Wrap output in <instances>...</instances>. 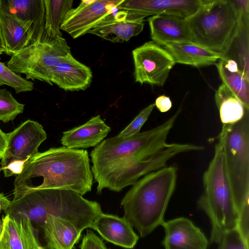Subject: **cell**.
Listing matches in <instances>:
<instances>
[{"mask_svg":"<svg viewBox=\"0 0 249 249\" xmlns=\"http://www.w3.org/2000/svg\"><path fill=\"white\" fill-rule=\"evenodd\" d=\"M181 111L179 108L161 124L126 137L117 135L103 140L90 154L97 193L104 189L119 192L144 176L165 167L170 159L183 152L202 150L189 143H167L168 135Z\"/></svg>","mask_w":249,"mask_h":249,"instance_id":"cell-1","label":"cell"},{"mask_svg":"<svg viewBox=\"0 0 249 249\" xmlns=\"http://www.w3.org/2000/svg\"><path fill=\"white\" fill-rule=\"evenodd\" d=\"M111 128L100 115L90 118L85 124L63 133L61 144L68 148H88L97 146L107 136Z\"/></svg>","mask_w":249,"mask_h":249,"instance_id":"cell-20","label":"cell"},{"mask_svg":"<svg viewBox=\"0 0 249 249\" xmlns=\"http://www.w3.org/2000/svg\"><path fill=\"white\" fill-rule=\"evenodd\" d=\"M0 249H43L29 217L25 214L5 215L2 218Z\"/></svg>","mask_w":249,"mask_h":249,"instance_id":"cell-12","label":"cell"},{"mask_svg":"<svg viewBox=\"0 0 249 249\" xmlns=\"http://www.w3.org/2000/svg\"><path fill=\"white\" fill-rule=\"evenodd\" d=\"M202 0H124L119 10L142 16L170 15L187 18L198 10Z\"/></svg>","mask_w":249,"mask_h":249,"instance_id":"cell-13","label":"cell"},{"mask_svg":"<svg viewBox=\"0 0 249 249\" xmlns=\"http://www.w3.org/2000/svg\"><path fill=\"white\" fill-rule=\"evenodd\" d=\"M144 18L141 15L121 10L107 16L88 33L113 43L127 41L142 32Z\"/></svg>","mask_w":249,"mask_h":249,"instance_id":"cell-11","label":"cell"},{"mask_svg":"<svg viewBox=\"0 0 249 249\" xmlns=\"http://www.w3.org/2000/svg\"><path fill=\"white\" fill-rule=\"evenodd\" d=\"M46 246L43 249H73L81 231L70 221L48 215L41 226Z\"/></svg>","mask_w":249,"mask_h":249,"instance_id":"cell-21","label":"cell"},{"mask_svg":"<svg viewBox=\"0 0 249 249\" xmlns=\"http://www.w3.org/2000/svg\"><path fill=\"white\" fill-rule=\"evenodd\" d=\"M45 18L44 36L50 38L62 37L60 26L72 8L73 0H44Z\"/></svg>","mask_w":249,"mask_h":249,"instance_id":"cell-26","label":"cell"},{"mask_svg":"<svg viewBox=\"0 0 249 249\" xmlns=\"http://www.w3.org/2000/svg\"><path fill=\"white\" fill-rule=\"evenodd\" d=\"M178 168L164 167L139 179L121 201L124 217L140 233L149 234L164 222V215L175 189Z\"/></svg>","mask_w":249,"mask_h":249,"instance_id":"cell-4","label":"cell"},{"mask_svg":"<svg viewBox=\"0 0 249 249\" xmlns=\"http://www.w3.org/2000/svg\"><path fill=\"white\" fill-rule=\"evenodd\" d=\"M5 215L28 216L41 227L48 215L66 219L81 232L92 229L94 219L102 213L100 204L71 190L44 189L33 191L13 199Z\"/></svg>","mask_w":249,"mask_h":249,"instance_id":"cell-5","label":"cell"},{"mask_svg":"<svg viewBox=\"0 0 249 249\" xmlns=\"http://www.w3.org/2000/svg\"><path fill=\"white\" fill-rule=\"evenodd\" d=\"M162 47L172 55L176 63L197 68L215 64L222 57L190 41L171 43Z\"/></svg>","mask_w":249,"mask_h":249,"instance_id":"cell-22","label":"cell"},{"mask_svg":"<svg viewBox=\"0 0 249 249\" xmlns=\"http://www.w3.org/2000/svg\"><path fill=\"white\" fill-rule=\"evenodd\" d=\"M218 138L222 141L227 176L239 213L249 205V113L236 123L222 126Z\"/></svg>","mask_w":249,"mask_h":249,"instance_id":"cell-7","label":"cell"},{"mask_svg":"<svg viewBox=\"0 0 249 249\" xmlns=\"http://www.w3.org/2000/svg\"><path fill=\"white\" fill-rule=\"evenodd\" d=\"M155 107V104L152 103L144 108L117 136L119 137H126L139 133Z\"/></svg>","mask_w":249,"mask_h":249,"instance_id":"cell-29","label":"cell"},{"mask_svg":"<svg viewBox=\"0 0 249 249\" xmlns=\"http://www.w3.org/2000/svg\"><path fill=\"white\" fill-rule=\"evenodd\" d=\"M11 13L21 20L32 22V43L41 39L44 33L45 8L44 0H0Z\"/></svg>","mask_w":249,"mask_h":249,"instance_id":"cell-23","label":"cell"},{"mask_svg":"<svg viewBox=\"0 0 249 249\" xmlns=\"http://www.w3.org/2000/svg\"><path fill=\"white\" fill-rule=\"evenodd\" d=\"M124 0H81L65 15L60 29L76 38L88 33L108 15L115 13Z\"/></svg>","mask_w":249,"mask_h":249,"instance_id":"cell-10","label":"cell"},{"mask_svg":"<svg viewBox=\"0 0 249 249\" xmlns=\"http://www.w3.org/2000/svg\"><path fill=\"white\" fill-rule=\"evenodd\" d=\"M153 41L160 46L171 43L191 42L186 18L170 15H157L148 18Z\"/></svg>","mask_w":249,"mask_h":249,"instance_id":"cell-19","label":"cell"},{"mask_svg":"<svg viewBox=\"0 0 249 249\" xmlns=\"http://www.w3.org/2000/svg\"><path fill=\"white\" fill-rule=\"evenodd\" d=\"M132 56L135 80L142 85L163 86L176 64L169 53L153 41L135 48Z\"/></svg>","mask_w":249,"mask_h":249,"instance_id":"cell-9","label":"cell"},{"mask_svg":"<svg viewBox=\"0 0 249 249\" xmlns=\"http://www.w3.org/2000/svg\"><path fill=\"white\" fill-rule=\"evenodd\" d=\"M215 65L223 83L249 109V79L241 71L237 62L228 57H223Z\"/></svg>","mask_w":249,"mask_h":249,"instance_id":"cell-24","label":"cell"},{"mask_svg":"<svg viewBox=\"0 0 249 249\" xmlns=\"http://www.w3.org/2000/svg\"><path fill=\"white\" fill-rule=\"evenodd\" d=\"M7 136V149L4 155L22 160L37 154L39 146L47 139L42 125L30 119L22 122Z\"/></svg>","mask_w":249,"mask_h":249,"instance_id":"cell-14","label":"cell"},{"mask_svg":"<svg viewBox=\"0 0 249 249\" xmlns=\"http://www.w3.org/2000/svg\"><path fill=\"white\" fill-rule=\"evenodd\" d=\"M2 228H3V222H2V219H1L0 218V235L1 234L2 230Z\"/></svg>","mask_w":249,"mask_h":249,"instance_id":"cell-38","label":"cell"},{"mask_svg":"<svg viewBox=\"0 0 249 249\" xmlns=\"http://www.w3.org/2000/svg\"><path fill=\"white\" fill-rule=\"evenodd\" d=\"M5 52V46L2 40V38L0 35V59L1 55H2Z\"/></svg>","mask_w":249,"mask_h":249,"instance_id":"cell-37","label":"cell"},{"mask_svg":"<svg viewBox=\"0 0 249 249\" xmlns=\"http://www.w3.org/2000/svg\"><path fill=\"white\" fill-rule=\"evenodd\" d=\"M155 105L161 112L169 110L172 107V103L170 98L165 95L159 96L155 100Z\"/></svg>","mask_w":249,"mask_h":249,"instance_id":"cell-34","label":"cell"},{"mask_svg":"<svg viewBox=\"0 0 249 249\" xmlns=\"http://www.w3.org/2000/svg\"><path fill=\"white\" fill-rule=\"evenodd\" d=\"M249 0H202L186 18L191 42L222 57L227 56L242 30L249 26Z\"/></svg>","mask_w":249,"mask_h":249,"instance_id":"cell-3","label":"cell"},{"mask_svg":"<svg viewBox=\"0 0 249 249\" xmlns=\"http://www.w3.org/2000/svg\"><path fill=\"white\" fill-rule=\"evenodd\" d=\"M204 191L198 205L212 224L211 242L217 243L226 231L236 228L238 213L228 181L221 140L214 148V156L203 175Z\"/></svg>","mask_w":249,"mask_h":249,"instance_id":"cell-6","label":"cell"},{"mask_svg":"<svg viewBox=\"0 0 249 249\" xmlns=\"http://www.w3.org/2000/svg\"><path fill=\"white\" fill-rule=\"evenodd\" d=\"M88 154L85 150L65 146L38 152L26 161L22 172L16 176L13 199L44 189H67L82 196L90 192L93 177Z\"/></svg>","mask_w":249,"mask_h":249,"instance_id":"cell-2","label":"cell"},{"mask_svg":"<svg viewBox=\"0 0 249 249\" xmlns=\"http://www.w3.org/2000/svg\"><path fill=\"white\" fill-rule=\"evenodd\" d=\"M90 69L77 60L71 54L65 57L51 71V81L65 91L84 90L90 85Z\"/></svg>","mask_w":249,"mask_h":249,"instance_id":"cell-17","label":"cell"},{"mask_svg":"<svg viewBox=\"0 0 249 249\" xmlns=\"http://www.w3.org/2000/svg\"><path fill=\"white\" fill-rule=\"evenodd\" d=\"M10 201L3 194L0 193V213L5 212L11 204Z\"/></svg>","mask_w":249,"mask_h":249,"instance_id":"cell-36","label":"cell"},{"mask_svg":"<svg viewBox=\"0 0 249 249\" xmlns=\"http://www.w3.org/2000/svg\"><path fill=\"white\" fill-rule=\"evenodd\" d=\"M215 101L222 126L236 123L243 118L246 111L249 110L223 83L215 92Z\"/></svg>","mask_w":249,"mask_h":249,"instance_id":"cell-25","label":"cell"},{"mask_svg":"<svg viewBox=\"0 0 249 249\" xmlns=\"http://www.w3.org/2000/svg\"><path fill=\"white\" fill-rule=\"evenodd\" d=\"M92 229L105 240L126 249L133 248L139 237L124 217L102 213L94 220Z\"/></svg>","mask_w":249,"mask_h":249,"instance_id":"cell-18","label":"cell"},{"mask_svg":"<svg viewBox=\"0 0 249 249\" xmlns=\"http://www.w3.org/2000/svg\"><path fill=\"white\" fill-rule=\"evenodd\" d=\"M217 244L218 249H249L236 228L224 232Z\"/></svg>","mask_w":249,"mask_h":249,"instance_id":"cell-30","label":"cell"},{"mask_svg":"<svg viewBox=\"0 0 249 249\" xmlns=\"http://www.w3.org/2000/svg\"><path fill=\"white\" fill-rule=\"evenodd\" d=\"M8 86L14 89L16 93L30 91L34 89V83L11 71L0 62V86Z\"/></svg>","mask_w":249,"mask_h":249,"instance_id":"cell-28","label":"cell"},{"mask_svg":"<svg viewBox=\"0 0 249 249\" xmlns=\"http://www.w3.org/2000/svg\"><path fill=\"white\" fill-rule=\"evenodd\" d=\"M27 160H22L4 155L1 159L0 171H3L5 178L17 176L22 172L24 164Z\"/></svg>","mask_w":249,"mask_h":249,"instance_id":"cell-31","label":"cell"},{"mask_svg":"<svg viewBox=\"0 0 249 249\" xmlns=\"http://www.w3.org/2000/svg\"></svg>","mask_w":249,"mask_h":249,"instance_id":"cell-39","label":"cell"},{"mask_svg":"<svg viewBox=\"0 0 249 249\" xmlns=\"http://www.w3.org/2000/svg\"><path fill=\"white\" fill-rule=\"evenodd\" d=\"M8 145L7 134L3 132L0 128V159L6 152Z\"/></svg>","mask_w":249,"mask_h":249,"instance_id":"cell-35","label":"cell"},{"mask_svg":"<svg viewBox=\"0 0 249 249\" xmlns=\"http://www.w3.org/2000/svg\"><path fill=\"white\" fill-rule=\"evenodd\" d=\"M165 235L162 241L165 249H207L208 241L201 230L185 217H179L161 225Z\"/></svg>","mask_w":249,"mask_h":249,"instance_id":"cell-15","label":"cell"},{"mask_svg":"<svg viewBox=\"0 0 249 249\" xmlns=\"http://www.w3.org/2000/svg\"><path fill=\"white\" fill-rule=\"evenodd\" d=\"M25 105L18 102L6 89H0V122L14 120L23 112Z\"/></svg>","mask_w":249,"mask_h":249,"instance_id":"cell-27","label":"cell"},{"mask_svg":"<svg viewBox=\"0 0 249 249\" xmlns=\"http://www.w3.org/2000/svg\"><path fill=\"white\" fill-rule=\"evenodd\" d=\"M249 206L243 207L238 213L236 229L246 245L249 247Z\"/></svg>","mask_w":249,"mask_h":249,"instance_id":"cell-32","label":"cell"},{"mask_svg":"<svg viewBox=\"0 0 249 249\" xmlns=\"http://www.w3.org/2000/svg\"><path fill=\"white\" fill-rule=\"evenodd\" d=\"M80 248V249H109L102 240L90 230H87Z\"/></svg>","mask_w":249,"mask_h":249,"instance_id":"cell-33","label":"cell"},{"mask_svg":"<svg viewBox=\"0 0 249 249\" xmlns=\"http://www.w3.org/2000/svg\"><path fill=\"white\" fill-rule=\"evenodd\" d=\"M33 23L21 20L0 6V35L9 55L21 51L32 43Z\"/></svg>","mask_w":249,"mask_h":249,"instance_id":"cell-16","label":"cell"},{"mask_svg":"<svg viewBox=\"0 0 249 249\" xmlns=\"http://www.w3.org/2000/svg\"><path fill=\"white\" fill-rule=\"evenodd\" d=\"M70 54L71 48L62 36L50 38L43 35L13 54L7 66L18 74H25L27 80H38L52 85L51 70Z\"/></svg>","mask_w":249,"mask_h":249,"instance_id":"cell-8","label":"cell"}]
</instances>
